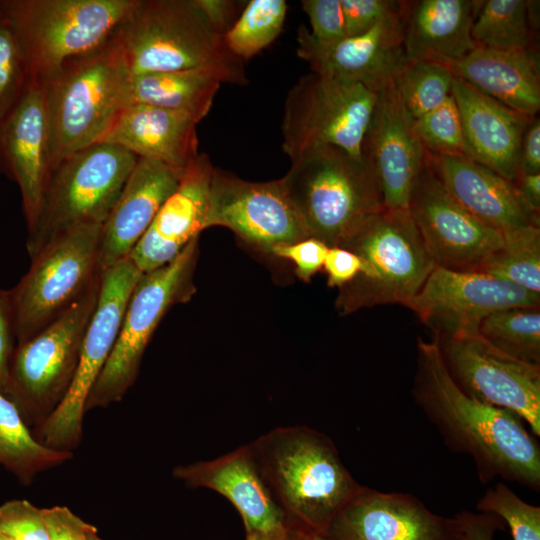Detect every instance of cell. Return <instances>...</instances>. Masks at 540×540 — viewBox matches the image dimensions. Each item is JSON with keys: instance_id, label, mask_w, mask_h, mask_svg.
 I'll return each instance as SVG.
<instances>
[{"instance_id": "cell-6", "label": "cell", "mask_w": 540, "mask_h": 540, "mask_svg": "<svg viewBox=\"0 0 540 540\" xmlns=\"http://www.w3.org/2000/svg\"><path fill=\"white\" fill-rule=\"evenodd\" d=\"M339 246L355 253L362 265L339 289L336 308L343 315L377 305L406 307L436 266L408 210L382 209Z\"/></svg>"}, {"instance_id": "cell-4", "label": "cell", "mask_w": 540, "mask_h": 540, "mask_svg": "<svg viewBox=\"0 0 540 540\" xmlns=\"http://www.w3.org/2000/svg\"><path fill=\"white\" fill-rule=\"evenodd\" d=\"M130 76L111 36L98 49L68 60L40 82L52 170L74 152L103 140L125 106Z\"/></svg>"}, {"instance_id": "cell-28", "label": "cell", "mask_w": 540, "mask_h": 540, "mask_svg": "<svg viewBox=\"0 0 540 540\" xmlns=\"http://www.w3.org/2000/svg\"><path fill=\"white\" fill-rule=\"evenodd\" d=\"M482 1L420 0L404 2V51L407 61L446 66L476 45L471 31Z\"/></svg>"}, {"instance_id": "cell-19", "label": "cell", "mask_w": 540, "mask_h": 540, "mask_svg": "<svg viewBox=\"0 0 540 540\" xmlns=\"http://www.w3.org/2000/svg\"><path fill=\"white\" fill-rule=\"evenodd\" d=\"M323 535L333 540H466L456 517L432 512L417 497L362 486Z\"/></svg>"}, {"instance_id": "cell-31", "label": "cell", "mask_w": 540, "mask_h": 540, "mask_svg": "<svg viewBox=\"0 0 540 540\" xmlns=\"http://www.w3.org/2000/svg\"><path fill=\"white\" fill-rule=\"evenodd\" d=\"M72 456V452L50 449L37 441L15 404L0 392V466L29 485L37 475Z\"/></svg>"}, {"instance_id": "cell-9", "label": "cell", "mask_w": 540, "mask_h": 540, "mask_svg": "<svg viewBox=\"0 0 540 540\" xmlns=\"http://www.w3.org/2000/svg\"><path fill=\"white\" fill-rule=\"evenodd\" d=\"M103 224H86L51 239L11 290L17 344L24 343L85 295L101 278Z\"/></svg>"}, {"instance_id": "cell-48", "label": "cell", "mask_w": 540, "mask_h": 540, "mask_svg": "<svg viewBox=\"0 0 540 540\" xmlns=\"http://www.w3.org/2000/svg\"><path fill=\"white\" fill-rule=\"evenodd\" d=\"M519 173H540V119L534 117L522 138L519 158Z\"/></svg>"}, {"instance_id": "cell-23", "label": "cell", "mask_w": 540, "mask_h": 540, "mask_svg": "<svg viewBox=\"0 0 540 540\" xmlns=\"http://www.w3.org/2000/svg\"><path fill=\"white\" fill-rule=\"evenodd\" d=\"M213 168L208 155L200 153L183 171L176 190L128 257L142 273L170 263L205 230Z\"/></svg>"}, {"instance_id": "cell-11", "label": "cell", "mask_w": 540, "mask_h": 540, "mask_svg": "<svg viewBox=\"0 0 540 540\" xmlns=\"http://www.w3.org/2000/svg\"><path fill=\"white\" fill-rule=\"evenodd\" d=\"M99 289L100 281L40 333L16 345L6 397L29 428L40 426L66 396Z\"/></svg>"}, {"instance_id": "cell-35", "label": "cell", "mask_w": 540, "mask_h": 540, "mask_svg": "<svg viewBox=\"0 0 540 540\" xmlns=\"http://www.w3.org/2000/svg\"><path fill=\"white\" fill-rule=\"evenodd\" d=\"M284 0H251L223 35L229 51L242 61L269 46L281 33L286 14Z\"/></svg>"}, {"instance_id": "cell-24", "label": "cell", "mask_w": 540, "mask_h": 540, "mask_svg": "<svg viewBox=\"0 0 540 540\" xmlns=\"http://www.w3.org/2000/svg\"><path fill=\"white\" fill-rule=\"evenodd\" d=\"M181 175L159 161L138 158L103 224L99 252L101 273L129 257L162 205L176 190Z\"/></svg>"}, {"instance_id": "cell-30", "label": "cell", "mask_w": 540, "mask_h": 540, "mask_svg": "<svg viewBox=\"0 0 540 540\" xmlns=\"http://www.w3.org/2000/svg\"><path fill=\"white\" fill-rule=\"evenodd\" d=\"M221 84L218 77L202 70L131 75L125 106L151 105L189 114L200 122L208 115Z\"/></svg>"}, {"instance_id": "cell-1", "label": "cell", "mask_w": 540, "mask_h": 540, "mask_svg": "<svg viewBox=\"0 0 540 540\" xmlns=\"http://www.w3.org/2000/svg\"><path fill=\"white\" fill-rule=\"evenodd\" d=\"M412 395L451 451L473 460L478 479L540 489V445L514 412L465 395L449 375L438 346L418 339Z\"/></svg>"}, {"instance_id": "cell-20", "label": "cell", "mask_w": 540, "mask_h": 540, "mask_svg": "<svg viewBox=\"0 0 540 540\" xmlns=\"http://www.w3.org/2000/svg\"><path fill=\"white\" fill-rule=\"evenodd\" d=\"M425 154L394 81L377 93L363 144L384 208L408 210Z\"/></svg>"}, {"instance_id": "cell-12", "label": "cell", "mask_w": 540, "mask_h": 540, "mask_svg": "<svg viewBox=\"0 0 540 540\" xmlns=\"http://www.w3.org/2000/svg\"><path fill=\"white\" fill-rule=\"evenodd\" d=\"M377 93L360 83L309 73L288 91L282 148L290 160L324 146L364 160L363 144Z\"/></svg>"}, {"instance_id": "cell-29", "label": "cell", "mask_w": 540, "mask_h": 540, "mask_svg": "<svg viewBox=\"0 0 540 540\" xmlns=\"http://www.w3.org/2000/svg\"><path fill=\"white\" fill-rule=\"evenodd\" d=\"M459 79L505 106L536 117L540 109L539 60L533 48L475 47L447 66Z\"/></svg>"}, {"instance_id": "cell-26", "label": "cell", "mask_w": 540, "mask_h": 540, "mask_svg": "<svg viewBox=\"0 0 540 540\" xmlns=\"http://www.w3.org/2000/svg\"><path fill=\"white\" fill-rule=\"evenodd\" d=\"M426 161L445 190L470 214L501 233L536 225L522 206L512 181L467 156L435 155Z\"/></svg>"}, {"instance_id": "cell-33", "label": "cell", "mask_w": 540, "mask_h": 540, "mask_svg": "<svg viewBox=\"0 0 540 540\" xmlns=\"http://www.w3.org/2000/svg\"><path fill=\"white\" fill-rule=\"evenodd\" d=\"M502 245L476 271L540 293V227L525 225L502 232Z\"/></svg>"}, {"instance_id": "cell-22", "label": "cell", "mask_w": 540, "mask_h": 540, "mask_svg": "<svg viewBox=\"0 0 540 540\" xmlns=\"http://www.w3.org/2000/svg\"><path fill=\"white\" fill-rule=\"evenodd\" d=\"M173 476L192 488L226 497L240 513L246 534L276 535L291 525L268 486L250 444L221 457L179 465Z\"/></svg>"}, {"instance_id": "cell-42", "label": "cell", "mask_w": 540, "mask_h": 540, "mask_svg": "<svg viewBox=\"0 0 540 540\" xmlns=\"http://www.w3.org/2000/svg\"><path fill=\"white\" fill-rule=\"evenodd\" d=\"M301 6L316 41L333 43L347 37L341 0H303Z\"/></svg>"}, {"instance_id": "cell-14", "label": "cell", "mask_w": 540, "mask_h": 540, "mask_svg": "<svg viewBox=\"0 0 540 540\" xmlns=\"http://www.w3.org/2000/svg\"><path fill=\"white\" fill-rule=\"evenodd\" d=\"M459 389L479 402L517 414L540 436V366L498 350L479 333L435 336Z\"/></svg>"}, {"instance_id": "cell-8", "label": "cell", "mask_w": 540, "mask_h": 540, "mask_svg": "<svg viewBox=\"0 0 540 540\" xmlns=\"http://www.w3.org/2000/svg\"><path fill=\"white\" fill-rule=\"evenodd\" d=\"M138 157L97 142L63 159L52 171L26 248L33 258L51 239L73 227L104 224Z\"/></svg>"}, {"instance_id": "cell-34", "label": "cell", "mask_w": 540, "mask_h": 540, "mask_svg": "<svg viewBox=\"0 0 540 540\" xmlns=\"http://www.w3.org/2000/svg\"><path fill=\"white\" fill-rule=\"evenodd\" d=\"M478 333L498 350L540 366V307H514L488 315Z\"/></svg>"}, {"instance_id": "cell-25", "label": "cell", "mask_w": 540, "mask_h": 540, "mask_svg": "<svg viewBox=\"0 0 540 540\" xmlns=\"http://www.w3.org/2000/svg\"><path fill=\"white\" fill-rule=\"evenodd\" d=\"M467 156L507 180L519 174L523 135L534 117L521 114L478 91L454 75Z\"/></svg>"}, {"instance_id": "cell-45", "label": "cell", "mask_w": 540, "mask_h": 540, "mask_svg": "<svg viewBox=\"0 0 540 540\" xmlns=\"http://www.w3.org/2000/svg\"><path fill=\"white\" fill-rule=\"evenodd\" d=\"M17 345L14 312L9 290L0 288V392L5 396L9 384V370Z\"/></svg>"}, {"instance_id": "cell-17", "label": "cell", "mask_w": 540, "mask_h": 540, "mask_svg": "<svg viewBox=\"0 0 540 540\" xmlns=\"http://www.w3.org/2000/svg\"><path fill=\"white\" fill-rule=\"evenodd\" d=\"M408 211L436 266L476 271L503 242L500 231L470 214L442 186L426 161Z\"/></svg>"}, {"instance_id": "cell-16", "label": "cell", "mask_w": 540, "mask_h": 540, "mask_svg": "<svg viewBox=\"0 0 540 540\" xmlns=\"http://www.w3.org/2000/svg\"><path fill=\"white\" fill-rule=\"evenodd\" d=\"M222 226L270 253L309 235L280 179L252 182L213 168L205 229Z\"/></svg>"}, {"instance_id": "cell-47", "label": "cell", "mask_w": 540, "mask_h": 540, "mask_svg": "<svg viewBox=\"0 0 540 540\" xmlns=\"http://www.w3.org/2000/svg\"><path fill=\"white\" fill-rule=\"evenodd\" d=\"M460 522L466 540H494L495 533L504 528V522L490 513L461 511L455 516Z\"/></svg>"}, {"instance_id": "cell-38", "label": "cell", "mask_w": 540, "mask_h": 540, "mask_svg": "<svg viewBox=\"0 0 540 540\" xmlns=\"http://www.w3.org/2000/svg\"><path fill=\"white\" fill-rule=\"evenodd\" d=\"M476 507L506 523L513 540H540V507L525 502L504 483L488 488Z\"/></svg>"}, {"instance_id": "cell-10", "label": "cell", "mask_w": 540, "mask_h": 540, "mask_svg": "<svg viewBox=\"0 0 540 540\" xmlns=\"http://www.w3.org/2000/svg\"><path fill=\"white\" fill-rule=\"evenodd\" d=\"M198 241L199 237L193 239L170 263L143 273L136 283L116 342L87 398L85 413L122 400L138 377L146 347L162 318L195 293Z\"/></svg>"}, {"instance_id": "cell-5", "label": "cell", "mask_w": 540, "mask_h": 540, "mask_svg": "<svg viewBox=\"0 0 540 540\" xmlns=\"http://www.w3.org/2000/svg\"><path fill=\"white\" fill-rule=\"evenodd\" d=\"M281 178L309 237L339 246L367 218L384 209L369 164L344 150L324 146L291 161Z\"/></svg>"}, {"instance_id": "cell-41", "label": "cell", "mask_w": 540, "mask_h": 540, "mask_svg": "<svg viewBox=\"0 0 540 540\" xmlns=\"http://www.w3.org/2000/svg\"><path fill=\"white\" fill-rule=\"evenodd\" d=\"M346 36H357L398 13L403 2L390 0H341Z\"/></svg>"}, {"instance_id": "cell-49", "label": "cell", "mask_w": 540, "mask_h": 540, "mask_svg": "<svg viewBox=\"0 0 540 540\" xmlns=\"http://www.w3.org/2000/svg\"><path fill=\"white\" fill-rule=\"evenodd\" d=\"M518 198L529 213V215L539 222L540 215V173L524 174L519 173L512 181Z\"/></svg>"}, {"instance_id": "cell-36", "label": "cell", "mask_w": 540, "mask_h": 540, "mask_svg": "<svg viewBox=\"0 0 540 540\" xmlns=\"http://www.w3.org/2000/svg\"><path fill=\"white\" fill-rule=\"evenodd\" d=\"M454 74L443 64L407 61L395 79L401 100L413 120L438 108L451 95Z\"/></svg>"}, {"instance_id": "cell-2", "label": "cell", "mask_w": 540, "mask_h": 540, "mask_svg": "<svg viewBox=\"0 0 540 540\" xmlns=\"http://www.w3.org/2000/svg\"><path fill=\"white\" fill-rule=\"evenodd\" d=\"M261 472L290 523L324 534L362 487L333 441L307 426L277 427L250 443Z\"/></svg>"}, {"instance_id": "cell-53", "label": "cell", "mask_w": 540, "mask_h": 540, "mask_svg": "<svg viewBox=\"0 0 540 540\" xmlns=\"http://www.w3.org/2000/svg\"><path fill=\"white\" fill-rule=\"evenodd\" d=\"M87 540H103L101 539L98 535H97V530L91 532L89 535H88V538Z\"/></svg>"}, {"instance_id": "cell-13", "label": "cell", "mask_w": 540, "mask_h": 540, "mask_svg": "<svg viewBox=\"0 0 540 540\" xmlns=\"http://www.w3.org/2000/svg\"><path fill=\"white\" fill-rule=\"evenodd\" d=\"M142 274L129 258L101 273L97 305L72 384L55 411L31 430L42 445L72 453L80 445L87 398L113 349L129 297Z\"/></svg>"}, {"instance_id": "cell-50", "label": "cell", "mask_w": 540, "mask_h": 540, "mask_svg": "<svg viewBox=\"0 0 540 540\" xmlns=\"http://www.w3.org/2000/svg\"><path fill=\"white\" fill-rule=\"evenodd\" d=\"M196 3L217 33L224 35L232 26L236 11L234 1L196 0Z\"/></svg>"}, {"instance_id": "cell-7", "label": "cell", "mask_w": 540, "mask_h": 540, "mask_svg": "<svg viewBox=\"0 0 540 540\" xmlns=\"http://www.w3.org/2000/svg\"><path fill=\"white\" fill-rule=\"evenodd\" d=\"M136 0H0L3 18L42 82L70 59L104 45Z\"/></svg>"}, {"instance_id": "cell-39", "label": "cell", "mask_w": 540, "mask_h": 540, "mask_svg": "<svg viewBox=\"0 0 540 540\" xmlns=\"http://www.w3.org/2000/svg\"><path fill=\"white\" fill-rule=\"evenodd\" d=\"M29 82V70L21 46L0 14V119L18 104Z\"/></svg>"}, {"instance_id": "cell-52", "label": "cell", "mask_w": 540, "mask_h": 540, "mask_svg": "<svg viewBox=\"0 0 540 540\" xmlns=\"http://www.w3.org/2000/svg\"><path fill=\"white\" fill-rule=\"evenodd\" d=\"M311 540H333L323 534H313Z\"/></svg>"}, {"instance_id": "cell-51", "label": "cell", "mask_w": 540, "mask_h": 540, "mask_svg": "<svg viewBox=\"0 0 540 540\" xmlns=\"http://www.w3.org/2000/svg\"><path fill=\"white\" fill-rule=\"evenodd\" d=\"M311 533L291 525L285 532L276 535L246 534V540H311Z\"/></svg>"}, {"instance_id": "cell-40", "label": "cell", "mask_w": 540, "mask_h": 540, "mask_svg": "<svg viewBox=\"0 0 540 540\" xmlns=\"http://www.w3.org/2000/svg\"><path fill=\"white\" fill-rule=\"evenodd\" d=\"M0 530L18 540H48L43 508L23 499L0 504Z\"/></svg>"}, {"instance_id": "cell-21", "label": "cell", "mask_w": 540, "mask_h": 540, "mask_svg": "<svg viewBox=\"0 0 540 540\" xmlns=\"http://www.w3.org/2000/svg\"><path fill=\"white\" fill-rule=\"evenodd\" d=\"M51 171L45 97L41 83L30 80L18 104L0 119V173L19 187L28 233L37 224Z\"/></svg>"}, {"instance_id": "cell-44", "label": "cell", "mask_w": 540, "mask_h": 540, "mask_svg": "<svg viewBox=\"0 0 540 540\" xmlns=\"http://www.w3.org/2000/svg\"><path fill=\"white\" fill-rule=\"evenodd\" d=\"M43 518L48 540H87L97 530L66 506L43 508Z\"/></svg>"}, {"instance_id": "cell-37", "label": "cell", "mask_w": 540, "mask_h": 540, "mask_svg": "<svg viewBox=\"0 0 540 540\" xmlns=\"http://www.w3.org/2000/svg\"><path fill=\"white\" fill-rule=\"evenodd\" d=\"M413 121L426 152L467 156L461 117L453 94L438 108Z\"/></svg>"}, {"instance_id": "cell-3", "label": "cell", "mask_w": 540, "mask_h": 540, "mask_svg": "<svg viewBox=\"0 0 540 540\" xmlns=\"http://www.w3.org/2000/svg\"><path fill=\"white\" fill-rule=\"evenodd\" d=\"M130 75L202 70L247 85L243 61L225 45L196 0H136L112 35Z\"/></svg>"}, {"instance_id": "cell-18", "label": "cell", "mask_w": 540, "mask_h": 540, "mask_svg": "<svg viewBox=\"0 0 540 540\" xmlns=\"http://www.w3.org/2000/svg\"><path fill=\"white\" fill-rule=\"evenodd\" d=\"M297 55L318 75L360 83L378 93L399 75L404 51V2L400 12L367 32L333 43L316 41L304 25L297 32Z\"/></svg>"}, {"instance_id": "cell-32", "label": "cell", "mask_w": 540, "mask_h": 540, "mask_svg": "<svg viewBox=\"0 0 540 540\" xmlns=\"http://www.w3.org/2000/svg\"><path fill=\"white\" fill-rule=\"evenodd\" d=\"M536 2L527 0L482 1L471 36L476 47L495 50L533 48Z\"/></svg>"}, {"instance_id": "cell-46", "label": "cell", "mask_w": 540, "mask_h": 540, "mask_svg": "<svg viewBox=\"0 0 540 540\" xmlns=\"http://www.w3.org/2000/svg\"><path fill=\"white\" fill-rule=\"evenodd\" d=\"M361 266L355 253L340 246H333L328 248L322 269L327 275V285L340 289L359 274Z\"/></svg>"}, {"instance_id": "cell-27", "label": "cell", "mask_w": 540, "mask_h": 540, "mask_svg": "<svg viewBox=\"0 0 540 540\" xmlns=\"http://www.w3.org/2000/svg\"><path fill=\"white\" fill-rule=\"evenodd\" d=\"M198 121L189 114L145 104L123 107L101 142L120 146L138 158L183 171L199 156Z\"/></svg>"}, {"instance_id": "cell-43", "label": "cell", "mask_w": 540, "mask_h": 540, "mask_svg": "<svg viewBox=\"0 0 540 540\" xmlns=\"http://www.w3.org/2000/svg\"><path fill=\"white\" fill-rule=\"evenodd\" d=\"M328 246L322 241L308 237L298 242L274 247L271 254L291 261L296 275L305 282L323 268Z\"/></svg>"}, {"instance_id": "cell-15", "label": "cell", "mask_w": 540, "mask_h": 540, "mask_svg": "<svg viewBox=\"0 0 540 540\" xmlns=\"http://www.w3.org/2000/svg\"><path fill=\"white\" fill-rule=\"evenodd\" d=\"M435 336L478 333L488 315L514 307H540V293L479 271L435 266L406 306Z\"/></svg>"}]
</instances>
